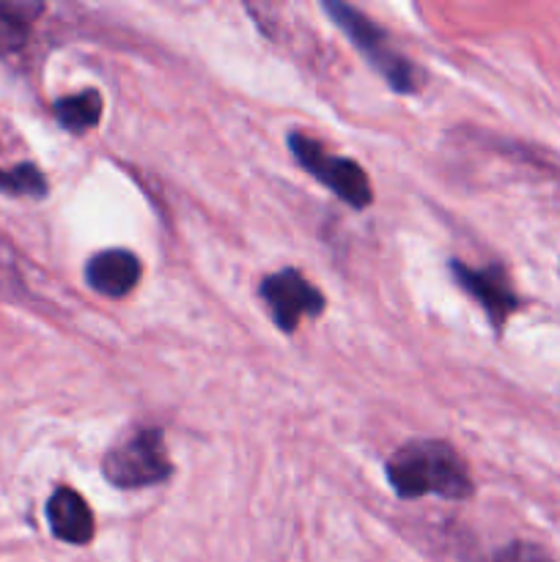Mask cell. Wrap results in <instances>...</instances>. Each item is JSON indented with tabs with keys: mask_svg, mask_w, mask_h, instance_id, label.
Wrapping results in <instances>:
<instances>
[{
	"mask_svg": "<svg viewBox=\"0 0 560 562\" xmlns=\"http://www.w3.org/2000/svg\"><path fill=\"white\" fill-rule=\"evenodd\" d=\"M492 562H555L544 549L533 547V543H508L494 554Z\"/></svg>",
	"mask_w": 560,
	"mask_h": 562,
	"instance_id": "7c38bea8",
	"label": "cell"
},
{
	"mask_svg": "<svg viewBox=\"0 0 560 562\" xmlns=\"http://www.w3.org/2000/svg\"><path fill=\"white\" fill-rule=\"evenodd\" d=\"M384 475L395 497L401 499H421L426 494L443 499H467L475 492L464 459L439 439L406 442L390 456Z\"/></svg>",
	"mask_w": 560,
	"mask_h": 562,
	"instance_id": "6da1fadb",
	"label": "cell"
},
{
	"mask_svg": "<svg viewBox=\"0 0 560 562\" xmlns=\"http://www.w3.org/2000/svg\"><path fill=\"white\" fill-rule=\"evenodd\" d=\"M258 291H261L264 302L269 305L272 322L285 335L296 333L300 318L318 316V313H324V305H327L322 291L305 274L296 272V269H280V272L269 274V278L261 280Z\"/></svg>",
	"mask_w": 560,
	"mask_h": 562,
	"instance_id": "5b68a950",
	"label": "cell"
},
{
	"mask_svg": "<svg viewBox=\"0 0 560 562\" xmlns=\"http://www.w3.org/2000/svg\"><path fill=\"white\" fill-rule=\"evenodd\" d=\"M102 475L115 488L159 486L173 475L159 428H141L104 453Z\"/></svg>",
	"mask_w": 560,
	"mask_h": 562,
	"instance_id": "3957f363",
	"label": "cell"
},
{
	"mask_svg": "<svg viewBox=\"0 0 560 562\" xmlns=\"http://www.w3.org/2000/svg\"><path fill=\"white\" fill-rule=\"evenodd\" d=\"M42 3H11V0H0V55H11L16 49L25 47L27 36L33 31V22L42 14Z\"/></svg>",
	"mask_w": 560,
	"mask_h": 562,
	"instance_id": "9c48e42d",
	"label": "cell"
},
{
	"mask_svg": "<svg viewBox=\"0 0 560 562\" xmlns=\"http://www.w3.org/2000/svg\"><path fill=\"white\" fill-rule=\"evenodd\" d=\"M53 113L66 132L82 135V132L93 130L102 119V93L97 88H88L75 97H64L53 104Z\"/></svg>",
	"mask_w": 560,
	"mask_h": 562,
	"instance_id": "30bf717a",
	"label": "cell"
},
{
	"mask_svg": "<svg viewBox=\"0 0 560 562\" xmlns=\"http://www.w3.org/2000/svg\"><path fill=\"white\" fill-rule=\"evenodd\" d=\"M289 148L294 154L296 165L305 168L318 184L327 187L329 192H335V198L346 203L351 209H368L373 201L371 181H368L366 170L355 162V159L335 157L333 151L322 146L313 137L294 132L289 135Z\"/></svg>",
	"mask_w": 560,
	"mask_h": 562,
	"instance_id": "277c9868",
	"label": "cell"
},
{
	"mask_svg": "<svg viewBox=\"0 0 560 562\" xmlns=\"http://www.w3.org/2000/svg\"><path fill=\"white\" fill-rule=\"evenodd\" d=\"M322 9L327 11L329 20L340 27V33L349 36V42L355 44L357 53L368 60L373 71L388 82L393 91L399 93H415L421 80H417V69L412 60H406L399 49L393 47L388 33L377 25L373 20H368L362 11H357L355 5L338 3V0H327L322 3Z\"/></svg>",
	"mask_w": 560,
	"mask_h": 562,
	"instance_id": "7a4b0ae2",
	"label": "cell"
},
{
	"mask_svg": "<svg viewBox=\"0 0 560 562\" xmlns=\"http://www.w3.org/2000/svg\"><path fill=\"white\" fill-rule=\"evenodd\" d=\"M0 192H9V195L44 198L47 195V179H44V173L33 162H22L11 170L0 168Z\"/></svg>",
	"mask_w": 560,
	"mask_h": 562,
	"instance_id": "8fae6325",
	"label": "cell"
},
{
	"mask_svg": "<svg viewBox=\"0 0 560 562\" xmlns=\"http://www.w3.org/2000/svg\"><path fill=\"white\" fill-rule=\"evenodd\" d=\"M47 525L58 541L86 547L93 538V514L86 499L69 486H58L47 499Z\"/></svg>",
	"mask_w": 560,
	"mask_h": 562,
	"instance_id": "ba28073f",
	"label": "cell"
},
{
	"mask_svg": "<svg viewBox=\"0 0 560 562\" xmlns=\"http://www.w3.org/2000/svg\"><path fill=\"white\" fill-rule=\"evenodd\" d=\"M450 274L459 283V289L483 307V313H486V318L497 333L505 327L508 316L519 311V296L514 294L508 278H505V269L497 267V263L486 269H472L459 258H453Z\"/></svg>",
	"mask_w": 560,
	"mask_h": 562,
	"instance_id": "8992f818",
	"label": "cell"
},
{
	"mask_svg": "<svg viewBox=\"0 0 560 562\" xmlns=\"http://www.w3.org/2000/svg\"><path fill=\"white\" fill-rule=\"evenodd\" d=\"M141 258L130 250H104L97 252L91 261L86 263V283L91 285L97 294L104 296H126L137 283H141Z\"/></svg>",
	"mask_w": 560,
	"mask_h": 562,
	"instance_id": "52a82bcc",
	"label": "cell"
}]
</instances>
